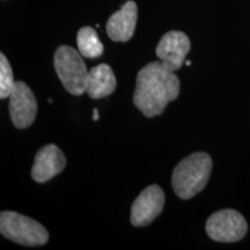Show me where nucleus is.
I'll list each match as a JSON object with an SVG mask.
<instances>
[{
    "mask_svg": "<svg viewBox=\"0 0 250 250\" xmlns=\"http://www.w3.org/2000/svg\"><path fill=\"white\" fill-rule=\"evenodd\" d=\"M180 88V80L174 71L161 61L149 62L137 76L133 103L144 116H158L165 111L168 103L177 99Z\"/></svg>",
    "mask_w": 250,
    "mask_h": 250,
    "instance_id": "f257e3e1",
    "label": "nucleus"
},
{
    "mask_svg": "<svg viewBox=\"0 0 250 250\" xmlns=\"http://www.w3.org/2000/svg\"><path fill=\"white\" fill-rule=\"evenodd\" d=\"M212 170L211 156L208 153L196 152L187 156L175 167L171 186L181 199H190L206 187Z\"/></svg>",
    "mask_w": 250,
    "mask_h": 250,
    "instance_id": "f03ea898",
    "label": "nucleus"
},
{
    "mask_svg": "<svg viewBox=\"0 0 250 250\" xmlns=\"http://www.w3.org/2000/svg\"><path fill=\"white\" fill-rule=\"evenodd\" d=\"M83 56L72 46L62 45L54 56L55 70L64 88L72 95H83L87 90V70Z\"/></svg>",
    "mask_w": 250,
    "mask_h": 250,
    "instance_id": "7ed1b4c3",
    "label": "nucleus"
},
{
    "mask_svg": "<svg viewBox=\"0 0 250 250\" xmlns=\"http://www.w3.org/2000/svg\"><path fill=\"white\" fill-rule=\"evenodd\" d=\"M0 232L6 239L28 247L44 246L49 240L44 226L34 219L12 211H2L0 214Z\"/></svg>",
    "mask_w": 250,
    "mask_h": 250,
    "instance_id": "20e7f679",
    "label": "nucleus"
},
{
    "mask_svg": "<svg viewBox=\"0 0 250 250\" xmlns=\"http://www.w3.org/2000/svg\"><path fill=\"white\" fill-rule=\"evenodd\" d=\"M248 230L246 219L235 210L215 212L206 221V233L218 242H236L243 239Z\"/></svg>",
    "mask_w": 250,
    "mask_h": 250,
    "instance_id": "39448f33",
    "label": "nucleus"
},
{
    "mask_svg": "<svg viewBox=\"0 0 250 250\" xmlns=\"http://www.w3.org/2000/svg\"><path fill=\"white\" fill-rule=\"evenodd\" d=\"M8 109L12 123L17 129H27L35 121L37 101L31 89L22 81H15Z\"/></svg>",
    "mask_w": 250,
    "mask_h": 250,
    "instance_id": "423d86ee",
    "label": "nucleus"
},
{
    "mask_svg": "<svg viewBox=\"0 0 250 250\" xmlns=\"http://www.w3.org/2000/svg\"><path fill=\"white\" fill-rule=\"evenodd\" d=\"M165 206V193L156 184L144 189L134 199L131 208V224L134 227H145L155 220Z\"/></svg>",
    "mask_w": 250,
    "mask_h": 250,
    "instance_id": "0eeeda50",
    "label": "nucleus"
},
{
    "mask_svg": "<svg viewBox=\"0 0 250 250\" xmlns=\"http://www.w3.org/2000/svg\"><path fill=\"white\" fill-rule=\"evenodd\" d=\"M191 43L189 37L182 31L171 30L166 33L156 46V56L171 71L182 67Z\"/></svg>",
    "mask_w": 250,
    "mask_h": 250,
    "instance_id": "6e6552de",
    "label": "nucleus"
},
{
    "mask_svg": "<svg viewBox=\"0 0 250 250\" xmlns=\"http://www.w3.org/2000/svg\"><path fill=\"white\" fill-rule=\"evenodd\" d=\"M66 166L64 153L54 144H49L36 153L31 177L37 183H45L61 174Z\"/></svg>",
    "mask_w": 250,
    "mask_h": 250,
    "instance_id": "1a4fd4ad",
    "label": "nucleus"
},
{
    "mask_svg": "<svg viewBox=\"0 0 250 250\" xmlns=\"http://www.w3.org/2000/svg\"><path fill=\"white\" fill-rule=\"evenodd\" d=\"M138 8L132 0L125 2L120 11L109 18L107 34L115 42H127L133 36L136 29Z\"/></svg>",
    "mask_w": 250,
    "mask_h": 250,
    "instance_id": "9d476101",
    "label": "nucleus"
},
{
    "mask_svg": "<svg viewBox=\"0 0 250 250\" xmlns=\"http://www.w3.org/2000/svg\"><path fill=\"white\" fill-rule=\"evenodd\" d=\"M117 80L108 64H100L89 70L87 79V90L89 98L102 99L115 92Z\"/></svg>",
    "mask_w": 250,
    "mask_h": 250,
    "instance_id": "9b49d317",
    "label": "nucleus"
},
{
    "mask_svg": "<svg viewBox=\"0 0 250 250\" xmlns=\"http://www.w3.org/2000/svg\"><path fill=\"white\" fill-rule=\"evenodd\" d=\"M77 44L80 54L86 58H98L103 54V44L92 27H83L78 31Z\"/></svg>",
    "mask_w": 250,
    "mask_h": 250,
    "instance_id": "f8f14e48",
    "label": "nucleus"
},
{
    "mask_svg": "<svg viewBox=\"0 0 250 250\" xmlns=\"http://www.w3.org/2000/svg\"><path fill=\"white\" fill-rule=\"evenodd\" d=\"M14 85L15 81L11 65L5 55L0 54V99L9 98L13 92Z\"/></svg>",
    "mask_w": 250,
    "mask_h": 250,
    "instance_id": "ddd939ff",
    "label": "nucleus"
},
{
    "mask_svg": "<svg viewBox=\"0 0 250 250\" xmlns=\"http://www.w3.org/2000/svg\"><path fill=\"white\" fill-rule=\"evenodd\" d=\"M93 120L94 121H98L99 120V110H98V109H94V111H93Z\"/></svg>",
    "mask_w": 250,
    "mask_h": 250,
    "instance_id": "4468645a",
    "label": "nucleus"
},
{
    "mask_svg": "<svg viewBox=\"0 0 250 250\" xmlns=\"http://www.w3.org/2000/svg\"><path fill=\"white\" fill-rule=\"evenodd\" d=\"M186 65H188V66H189V65H191V62H189V61L186 62Z\"/></svg>",
    "mask_w": 250,
    "mask_h": 250,
    "instance_id": "2eb2a0df",
    "label": "nucleus"
}]
</instances>
